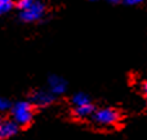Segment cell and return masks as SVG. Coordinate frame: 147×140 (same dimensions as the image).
Returning a JSON list of instances; mask_svg holds the SVG:
<instances>
[{
  "instance_id": "cell-14",
  "label": "cell",
  "mask_w": 147,
  "mask_h": 140,
  "mask_svg": "<svg viewBox=\"0 0 147 140\" xmlns=\"http://www.w3.org/2000/svg\"><path fill=\"white\" fill-rule=\"evenodd\" d=\"M13 0H0V3H12ZM14 3V1H13Z\"/></svg>"
},
{
  "instance_id": "cell-1",
  "label": "cell",
  "mask_w": 147,
  "mask_h": 140,
  "mask_svg": "<svg viewBox=\"0 0 147 140\" xmlns=\"http://www.w3.org/2000/svg\"><path fill=\"white\" fill-rule=\"evenodd\" d=\"M9 112L10 118L20 127H28L35 117V107L28 100H21L12 104Z\"/></svg>"
},
{
  "instance_id": "cell-10",
  "label": "cell",
  "mask_w": 147,
  "mask_h": 140,
  "mask_svg": "<svg viewBox=\"0 0 147 140\" xmlns=\"http://www.w3.org/2000/svg\"><path fill=\"white\" fill-rule=\"evenodd\" d=\"M143 1H145V0H121L123 4L129 5V7H136V5H140V4H142Z\"/></svg>"
},
{
  "instance_id": "cell-5",
  "label": "cell",
  "mask_w": 147,
  "mask_h": 140,
  "mask_svg": "<svg viewBox=\"0 0 147 140\" xmlns=\"http://www.w3.org/2000/svg\"><path fill=\"white\" fill-rule=\"evenodd\" d=\"M48 89L54 96H61L67 91V82L62 76L52 74L48 76Z\"/></svg>"
},
{
  "instance_id": "cell-15",
  "label": "cell",
  "mask_w": 147,
  "mask_h": 140,
  "mask_svg": "<svg viewBox=\"0 0 147 140\" xmlns=\"http://www.w3.org/2000/svg\"><path fill=\"white\" fill-rule=\"evenodd\" d=\"M13 1H14V3H16V1H20V0H13Z\"/></svg>"
},
{
  "instance_id": "cell-8",
  "label": "cell",
  "mask_w": 147,
  "mask_h": 140,
  "mask_svg": "<svg viewBox=\"0 0 147 140\" xmlns=\"http://www.w3.org/2000/svg\"><path fill=\"white\" fill-rule=\"evenodd\" d=\"M14 8V3H0V17L5 16Z\"/></svg>"
},
{
  "instance_id": "cell-16",
  "label": "cell",
  "mask_w": 147,
  "mask_h": 140,
  "mask_svg": "<svg viewBox=\"0 0 147 140\" xmlns=\"http://www.w3.org/2000/svg\"><path fill=\"white\" fill-rule=\"evenodd\" d=\"M1 140H4V139H1Z\"/></svg>"
},
{
  "instance_id": "cell-13",
  "label": "cell",
  "mask_w": 147,
  "mask_h": 140,
  "mask_svg": "<svg viewBox=\"0 0 147 140\" xmlns=\"http://www.w3.org/2000/svg\"><path fill=\"white\" fill-rule=\"evenodd\" d=\"M3 120H4V118L0 117V140L4 139V138H3ZM4 140H5V139H4Z\"/></svg>"
},
{
  "instance_id": "cell-7",
  "label": "cell",
  "mask_w": 147,
  "mask_h": 140,
  "mask_svg": "<svg viewBox=\"0 0 147 140\" xmlns=\"http://www.w3.org/2000/svg\"><path fill=\"white\" fill-rule=\"evenodd\" d=\"M90 102H92L90 97L86 94H84V92H76L71 97L72 107H81V105H86V104H90Z\"/></svg>"
},
{
  "instance_id": "cell-12",
  "label": "cell",
  "mask_w": 147,
  "mask_h": 140,
  "mask_svg": "<svg viewBox=\"0 0 147 140\" xmlns=\"http://www.w3.org/2000/svg\"><path fill=\"white\" fill-rule=\"evenodd\" d=\"M92 1H106V3H110V4H117L121 0H92Z\"/></svg>"
},
{
  "instance_id": "cell-3",
  "label": "cell",
  "mask_w": 147,
  "mask_h": 140,
  "mask_svg": "<svg viewBox=\"0 0 147 140\" xmlns=\"http://www.w3.org/2000/svg\"><path fill=\"white\" fill-rule=\"evenodd\" d=\"M47 4L43 0H31L26 8L20 10V20L25 23H35L44 20L47 16Z\"/></svg>"
},
{
  "instance_id": "cell-11",
  "label": "cell",
  "mask_w": 147,
  "mask_h": 140,
  "mask_svg": "<svg viewBox=\"0 0 147 140\" xmlns=\"http://www.w3.org/2000/svg\"><path fill=\"white\" fill-rule=\"evenodd\" d=\"M141 89H142V94L147 97V81H145L142 83V87H141Z\"/></svg>"
},
{
  "instance_id": "cell-2",
  "label": "cell",
  "mask_w": 147,
  "mask_h": 140,
  "mask_svg": "<svg viewBox=\"0 0 147 140\" xmlns=\"http://www.w3.org/2000/svg\"><path fill=\"white\" fill-rule=\"evenodd\" d=\"M92 122L98 127H115L120 123L121 121V113L117 109L111 107H105V108H99L93 112L90 117Z\"/></svg>"
},
{
  "instance_id": "cell-6",
  "label": "cell",
  "mask_w": 147,
  "mask_h": 140,
  "mask_svg": "<svg viewBox=\"0 0 147 140\" xmlns=\"http://www.w3.org/2000/svg\"><path fill=\"white\" fill-rule=\"evenodd\" d=\"M96 110V107L93 104H86L81 107H72V115L76 120H89Z\"/></svg>"
},
{
  "instance_id": "cell-4",
  "label": "cell",
  "mask_w": 147,
  "mask_h": 140,
  "mask_svg": "<svg viewBox=\"0 0 147 140\" xmlns=\"http://www.w3.org/2000/svg\"><path fill=\"white\" fill-rule=\"evenodd\" d=\"M28 101L35 108H47L56 101V96L48 88H39L31 92Z\"/></svg>"
},
{
  "instance_id": "cell-9",
  "label": "cell",
  "mask_w": 147,
  "mask_h": 140,
  "mask_svg": "<svg viewBox=\"0 0 147 140\" xmlns=\"http://www.w3.org/2000/svg\"><path fill=\"white\" fill-rule=\"evenodd\" d=\"M10 107H12V102H10L8 99H5V97L0 96V113L9 112Z\"/></svg>"
}]
</instances>
